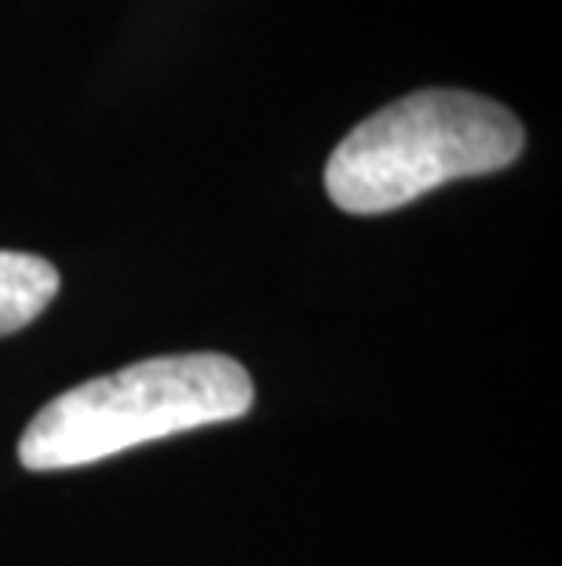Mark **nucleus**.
Returning <instances> with one entry per match:
<instances>
[{
    "instance_id": "1",
    "label": "nucleus",
    "mask_w": 562,
    "mask_h": 566,
    "mask_svg": "<svg viewBox=\"0 0 562 566\" xmlns=\"http://www.w3.org/2000/svg\"><path fill=\"white\" fill-rule=\"evenodd\" d=\"M253 406V380L226 355H165L106 373L52 399L19 439L30 472L85 468Z\"/></svg>"
},
{
    "instance_id": "2",
    "label": "nucleus",
    "mask_w": 562,
    "mask_h": 566,
    "mask_svg": "<svg viewBox=\"0 0 562 566\" xmlns=\"http://www.w3.org/2000/svg\"><path fill=\"white\" fill-rule=\"evenodd\" d=\"M519 117L486 95L424 88L365 117L332 150L326 190L337 209L380 216L453 179L500 172L519 161Z\"/></svg>"
},
{
    "instance_id": "3",
    "label": "nucleus",
    "mask_w": 562,
    "mask_h": 566,
    "mask_svg": "<svg viewBox=\"0 0 562 566\" xmlns=\"http://www.w3.org/2000/svg\"><path fill=\"white\" fill-rule=\"evenodd\" d=\"M59 293L55 263L33 252L0 249V336L26 329L33 318H41L47 304Z\"/></svg>"
}]
</instances>
